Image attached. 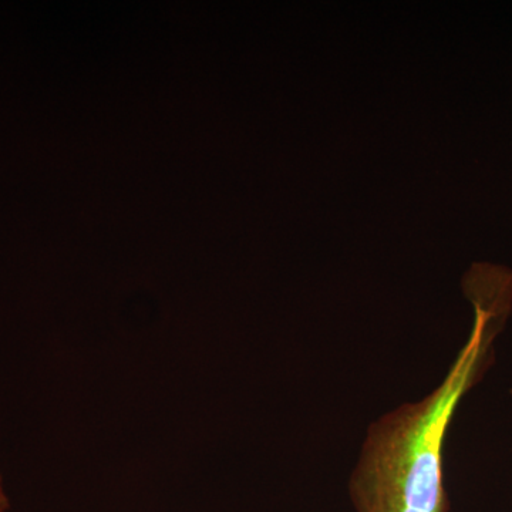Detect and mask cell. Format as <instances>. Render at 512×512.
<instances>
[{
  "instance_id": "6da1fadb",
  "label": "cell",
  "mask_w": 512,
  "mask_h": 512,
  "mask_svg": "<svg viewBox=\"0 0 512 512\" xmlns=\"http://www.w3.org/2000/svg\"><path fill=\"white\" fill-rule=\"evenodd\" d=\"M461 286L474 309L470 336L436 390L370 424L349 483L356 512H448L444 444L460 403L493 363L512 313V269L476 262Z\"/></svg>"
},
{
  "instance_id": "7a4b0ae2",
  "label": "cell",
  "mask_w": 512,
  "mask_h": 512,
  "mask_svg": "<svg viewBox=\"0 0 512 512\" xmlns=\"http://www.w3.org/2000/svg\"><path fill=\"white\" fill-rule=\"evenodd\" d=\"M8 507V503H6L5 494H3L2 487H0V512L5 510Z\"/></svg>"
}]
</instances>
